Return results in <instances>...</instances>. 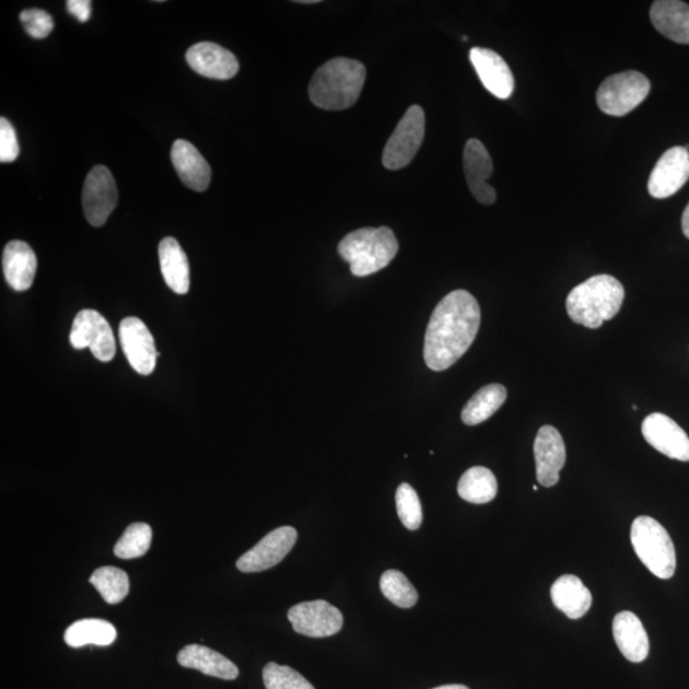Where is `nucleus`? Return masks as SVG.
<instances>
[{"label": "nucleus", "mask_w": 689, "mask_h": 689, "mask_svg": "<svg viewBox=\"0 0 689 689\" xmlns=\"http://www.w3.org/2000/svg\"><path fill=\"white\" fill-rule=\"evenodd\" d=\"M480 306L469 291L455 290L433 311L425 332L424 359L432 371L442 372L462 358L477 337Z\"/></svg>", "instance_id": "f257e3e1"}, {"label": "nucleus", "mask_w": 689, "mask_h": 689, "mask_svg": "<svg viewBox=\"0 0 689 689\" xmlns=\"http://www.w3.org/2000/svg\"><path fill=\"white\" fill-rule=\"evenodd\" d=\"M365 67L349 58H335L319 67L310 84L311 102L324 110L349 109L365 83Z\"/></svg>", "instance_id": "f03ea898"}, {"label": "nucleus", "mask_w": 689, "mask_h": 689, "mask_svg": "<svg viewBox=\"0 0 689 689\" xmlns=\"http://www.w3.org/2000/svg\"><path fill=\"white\" fill-rule=\"evenodd\" d=\"M624 288L610 275H596L574 288L567 296V313L574 324L600 327L622 308Z\"/></svg>", "instance_id": "7ed1b4c3"}, {"label": "nucleus", "mask_w": 689, "mask_h": 689, "mask_svg": "<svg viewBox=\"0 0 689 689\" xmlns=\"http://www.w3.org/2000/svg\"><path fill=\"white\" fill-rule=\"evenodd\" d=\"M398 242L389 227H364L343 237L339 255L350 265L351 273L364 278L393 262Z\"/></svg>", "instance_id": "20e7f679"}, {"label": "nucleus", "mask_w": 689, "mask_h": 689, "mask_svg": "<svg viewBox=\"0 0 689 689\" xmlns=\"http://www.w3.org/2000/svg\"><path fill=\"white\" fill-rule=\"evenodd\" d=\"M635 554L657 579L669 580L677 569L676 548L668 532L649 516H640L631 526Z\"/></svg>", "instance_id": "39448f33"}, {"label": "nucleus", "mask_w": 689, "mask_h": 689, "mask_svg": "<svg viewBox=\"0 0 689 689\" xmlns=\"http://www.w3.org/2000/svg\"><path fill=\"white\" fill-rule=\"evenodd\" d=\"M650 89L647 77L640 72L612 74L597 90L596 103L603 113L611 117H624L645 102Z\"/></svg>", "instance_id": "423d86ee"}, {"label": "nucleus", "mask_w": 689, "mask_h": 689, "mask_svg": "<svg viewBox=\"0 0 689 689\" xmlns=\"http://www.w3.org/2000/svg\"><path fill=\"white\" fill-rule=\"evenodd\" d=\"M425 135V114L412 105L389 137L383 151L382 163L388 171H400L416 157Z\"/></svg>", "instance_id": "0eeeda50"}, {"label": "nucleus", "mask_w": 689, "mask_h": 689, "mask_svg": "<svg viewBox=\"0 0 689 689\" xmlns=\"http://www.w3.org/2000/svg\"><path fill=\"white\" fill-rule=\"evenodd\" d=\"M69 340L77 350L90 348L92 354L103 363L110 362L117 350L109 322L92 310L77 314Z\"/></svg>", "instance_id": "6e6552de"}, {"label": "nucleus", "mask_w": 689, "mask_h": 689, "mask_svg": "<svg viewBox=\"0 0 689 689\" xmlns=\"http://www.w3.org/2000/svg\"><path fill=\"white\" fill-rule=\"evenodd\" d=\"M82 203L92 226H103L109 219L118 205V189L109 168L103 165L92 168L84 182Z\"/></svg>", "instance_id": "1a4fd4ad"}, {"label": "nucleus", "mask_w": 689, "mask_h": 689, "mask_svg": "<svg viewBox=\"0 0 689 689\" xmlns=\"http://www.w3.org/2000/svg\"><path fill=\"white\" fill-rule=\"evenodd\" d=\"M288 618L296 633L313 639L329 638L343 626L342 612L326 600L296 604L289 610Z\"/></svg>", "instance_id": "9d476101"}, {"label": "nucleus", "mask_w": 689, "mask_h": 689, "mask_svg": "<svg viewBox=\"0 0 689 689\" xmlns=\"http://www.w3.org/2000/svg\"><path fill=\"white\" fill-rule=\"evenodd\" d=\"M297 539L294 527L282 526L267 534L256 547L243 554L236 562V569L244 573L264 572L272 569L293 549Z\"/></svg>", "instance_id": "9b49d317"}, {"label": "nucleus", "mask_w": 689, "mask_h": 689, "mask_svg": "<svg viewBox=\"0 0 689 689\" xmlns=\"http://www.w3.org/2000/svg\"><path fill=\"white\" fill-rule=\"evenodd\" d=\"M119 340L129 364L138 374L150 375L155 371L160 352L150 329L140 318L128 317L120 322Z\"/></svg>", "instance_id": "f8f14e48"}, {"label": "nucleus", "mask_w": 689, "mask_h": 689, "mask_svg": "<svg viewBox=\"0 0 689 689\" xmlns=\"http://www.w3.org/2000/svg\"><path fill=\"white\" fill-rule=\"evenodd\" d=\"M641 431L650 446L678 462H689V439L676 421L662 412L650 413Z\"/></svg>", "instance_id": "ddd939ff"}, {"label": "nucleus", "mask_w": 689, "mask_h": 689, "mask_svg": "<svg viewBox=\"0 0 689 689\" xmlns=\"http://www.w3.org/2000/svg\"><path fill=\"white\" fill-rule=\"evenodd\" d=\"M689 179V151L686 148H672L658 159L651 172L647 188L651 197L669 198L685 186Z\"/></svg>", "instance_id": "4468645a"}, {"label": "nucleus", "mask_w": 689, "mask_h": 689, "mask_svg": "<svg viewBox=\"0 0 689 689\" xmlns=\"http://www.w3.org/2000/svg\"><path fill=\"white\" fill-rule=\"evenodd\" d=\"M536 478L540 486L550 488L559 481V472L565 464V446L561 433L554 427L540 428L534 442Z\"/></svg>", "instance_id": "2eb2a0df"}, {"label": "nucleus", "mask_w": 689, "mask_h": 689, "mask_svg": "<svg viewBox=\"0 0 689 689\" xmlns=\"http://www.w3.org/2000/svg\"><path fill=\"white\" fill-rule=\"evenodd\" d=\"M464 171L467 186L475 199L481 205H493L497 195L494 188L488 183L493 173L492 159L486 145L475 138L465 144Z\"/></svg>", "instance_id": "dca6fc26"}, {"label": "nucleus", "mask_w": 689, "mask_h": 689, "mask_svg": "<svg viewBox=\"0 0 689 689\" xmlns=\"http://www.w3.org/2000/svg\"><path fill=\"white\" fill-rule=\"evenodd\" d=\"M187 63L206 79L226 81L240 71L233 52L213 43H199L187 51Z\"/></svg>", "instance_id": "f3484780"}, {"label": "nucleus", "mask_w": 689, "mask_h": 689, "mask_svg": "<svg viewBox=\"0 0 689 689\" xmlns=\"http://www.w3.org/2000/svg\"><path fill=\"white\" fill-rule=\"evenodd\" d=\"M470 60L477 71L484 87L498 98L505 100L515 90V79H513L510 66L493 50L484 48H472Z\"/></svg>", "instance_id": "a211bd4d"}, {"label": "nucleus", "mask_w": 689, "mask_h": 689, "mask_svg": "<svg viewBox=\"0 0 689 689\" xmlns=\"http://www.w3.org/2000/svg\"><path fill=\"white\" fill-rule=\"evenodd\" d=\"M172 163L180 180L189 189L205 191L211 183V167L194 144L175 141L172 149Z\"/></svg>", "instance_id": "6ab92c4d"}, {"label": "nucleus", "mask_w": 689, "mask_h": 689, "mask_svg": "<svg viewBox=\"0 0 689 689\" xmlns=\"http://www.w3.org/2000/svg\"><path fill=\"white\" fill-rule=\"evenodd\" d=\"M612 635L620 653L631 663H642L649 655V635L632 611H620L612 620Z\"/></svg>", "instance_id": "aec40b11"}, {"label": "nucleus", "mask_w": 689, "mask_h": 689, "mask_svg": "<svg viewBox=\"0 0 689 689\" xmlns=\"http://www.w3.org/2000/svg\"><path fill=\"white\" fill-rule=\"evenodd\" d=\"M2 265L5 281L13 290L26 291L33 287L37 258L27 243L21 241L8 243L3 252Z\"/></svg>", "instance_id": "412c9836"}, {"label": "nucleus", "mask_w": 689, "mask_h": 689, "mask_svg": "<svg viewBox=\"0 0 689 689\" xmlns=\"http://www.w3.org/2000/svg\"><path fill=\"white\" fill-rule=\"evenodd\" d=\"M654 27L666 38L689 45V5L679 0H657L650 10Z\"/></svg>", "instance_id": "4be33fe9"}, {"label": "nucleus", "mask_w": 689, "mask_h": 689, "mask_svg": "<svg viewBox=\"0 0 689 689\" xmlns=\"http://www.w3.org/2000/svg\"><path fill=\"white\" fill-rule=\"evenodd\" d=\"M178 663L184 668L196 669L210 677L225 680L240 677V669L233 662L218 651L198 645V643L183 647L178 654Z\"/></svg>", "instance_id": "5701e85b"}, {"label": "nucleus", "mask_w": 689, "mask_h": 689, "mask_svg": "<svg viewBox=\"0 0 689 689\" xmlns=\"http://www.w3.org/2000/svg\"><path fill=\"white\" fill-rule=\"evenodd\" d=\"M161 273L176 294H187L190 288V270L186 252L174 237H164L159 245Z\"/></svg>", "instance_id": "b1692460"}, {"label": "nucleus", "mask_w": 689, "mask_h": 689, "mask_svg": "<svg viewBox=\"0 0 689 689\" xmlns=\"http://www.w3.org/2000/svg\"><path fill=\"white\" fill-rule=\"evenodd\" d=\"M551 600L556 608L570 619H580L593 605V595L579 577L564 574L550 589Z\"/></svg>", "instance_id": "393cba45"}, {"label": "nucleus", "mask_w": 689, "mask_h": 689, "mask_svg": "<svg viewBox=\"0 0 689 689\" xmlns=\"http://www.w3.org/2000/svg\"><path fill=\"white\" fill-rule=\"evenodd\" d=\"M115 627L103 619H81L67 628L65 640L68 646H109L117 639Z\"/></svg>", "instance_id": "a878e982"}, {"label": "nucleus", "mask_w": 689, "mask_h": 689, "mask_svg": "<svg viewBox=\"0 0 689 689\" xmlns=\"http://www.w3.org/2000/svg\"><path fill=\"white\" fill-rule=\"evenodd\" d=\"M505 398H507V389L498 383L482 387L465 405L462 412L464 423L470 427L484 423L502 408Z\"/></svg>", "instance_id": "bb28decb"}, {"label": "nucleus", "mask_w": 689, "mask_h": 689, "mask_svg": "<svg viewBox=\"0 0 689 689\" xmlns=\"http://www.w3.org/2000/svg\"><path fill=\"white\" fill-rule=\"evenodd\" d=\"M458 495L474 504L492 502L498 493L494 474L487 467L475 466L467 470L457 486Z\"/></svg>", "instance_id": "cd10ccee"}, {"label": "nucleus", "mask_w": 689, "mask_h": 689, "mask_svg": "<svg viewBox=\"0 0 689 689\" xmlns=\"http://www.w3.org/2000/svg\"><path fill=\"white\" fill-rule=\"evenodd\" d=\"M90 582L107 604H119L129 594V577L126 571L106 565L91 574Z\"/></svg>", "instance_id": "c85d7f7f"}, {"label": "nucleus", "mask_w": 689, "mask_h": 689, "mask_svg": "<svg viewBox=\"0 0 689 689\" xmlns=\"http://www.w3.org/2000/svg\"><path fill=\"white\" fill-rule=\"evenodd\" d=\"M379 586L382 594L397 607L409 609L418 603L417 588L400 571L389 570L383 573Z\"/></svg>", "instance_id": "c756f323"}, {"label": "nucleus", "mask_w": 689, "mask_h": 689, "mask_svg": "<svg viewBox=\"0 0 689 689\" xmlns=\"http://www.w3.org/2000/svg\"><path fill=\"white\" fill-rule=\"evenodd\" d=\"M152 541V528L144 523H136L126 528L115 544L114 554L120 559L140 558L148 553Z\"/></svg>", "instance_id": "7c9ffc66"}, {"label": "nucleus", "mask_w": 689, "mask_h": 689, "mask_svg": "<svg viewBox=\"0 0 689 689\" xmlns=\"http://www.w3.org/2000/svg\"><path fill=\"white\" fill-rule=\"evenodd\" d=\"M396 505L398 517L408 530L416 532L423 523V509L419 495L410 484H401L397 488Z\"/></svg>", "instance_id": "2f4dec72"}, {"label": "nucleus", "mask_w": 689, "mask_h": 689, "mask_svg": "<svg viewBox=\"0 0 689 689\" xmlns=\"http://www.w3.org/2000/svg\"><path fill=\"white\" fill-rule=\"evenodd\" d=\"M266 689H316L301 673L287 665L268 663L264 668Z\"/></svg>", "instance_id": "473e14b6"}, {"label": "nucleus", "mask_w": 689, "mask_h": 689, "mask_svg": "<svg viewBox=\"0 0 689 689\" xmlns=\"http://www.w3.org/2000/svg\"><path fill=\"white\" fill-rule=\"evenodd\" d=\"M20 20L26 33L34 38L48 37L54 28L51 15L43 10H37V8L23 11L20 14Z\"/></svg>", "instance_id": "72a5a7b5"}, {"label": "nucleus", "mask_w": 689, "mask_h": 689, "mask_svg": "<svg viewBox=\"0 0 689 689\" xmlns=\"http://www.w3.org/2000/svg\"><path fill=\"white\" fill-rule=\"evenodd\" d=\"M20 155L17 135L10 120L0 119V161L3 164L13 163Z\"/></svg>", "instance_id": "f704fd0d"}, {"label": "nucleus", "mask_w": 689, "mask_h": 689, "mask_svg": "<svg viewBox=\"0 0 689 689\" xmlns=\"http://www.w3.org/2000/svg\"><path fill=\"white\" fill-rule=\"evenodd\" d=\"M67 10L73 17L84 23L91 17L92 7L90 0H68Z\"/></svg>", "instance_id": "c9c22d12"}, {"label": "nucleus", "mask_w": 689, "mask_h": 689, "mask_svg": "<svg viewBox=\"0 0 689 689\" xmlns=\"http://www.w3.org/2000/svg\"><path fill=\"white\" fill-rule=\"evenodd\" d=\"M681 229H684V234L689 240V203L686 207V210L684 212V217H681Z\"/></svg>", "instance_id": "e433bc0d"}, {"label": "nucleus", "mask_w": 689, "mask_h": 689, "mask_svg": "<svg viewBox=\"0 0 689 689\" xmlns=\"http://www.w3.org/2000/svg\"><path fill=\"white\" fill-rule=\"evenodd\" d=\"M433 689H470V688H467L466 686H463V685H447V686L436 687Z\"/></svg>", "instance_id": "4c0bfd02"}, {"label": "nucleus", "mask_w": 689, "mask_h": 689, "mask_svg": "<svg viewBox=\"0 0 689 689\" xmlns=\"http://www.w3.org/2000/svg\"><path fill=\"white\" fill-rule=\"evenodd\" d=\"M299 3H302V4H316L318 2H317V0H301V2H299Z\"/></svg>", "instance_id": "58836bf2"}, {"label": "nucleus", "mask_w": 689, "mask_h": 689, "mask_svg": "<svg viewBox=\"0 0 689 689\" xmlns=\"http://www.w3.org/2000/svg\"><path fill=\"white\" fill-rule=\"evenodd\" d=\"M533 489H534V490H535V492H536V490H538V486H534V487H533Z\"/></svg>", "instance_id": "ea45409f"}]
</instances>
